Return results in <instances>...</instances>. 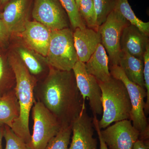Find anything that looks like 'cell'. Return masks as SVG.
I'll list each match as a JSON object with an SVG mask.
<instances>
[{"instance_id":"6da1fadb","label":"cell","mask_w":149,"mask_h":149,"mask_svg":"<svg viewBox=\"0 0 149 149\" xmlns=\"http://www.w3.org/2000/svg\"><path fill=\"white\" fill-rule=\"evenodd\" d=\"M35 100L42 103L62 126H69L86 108L72 70L63 71L49 66V72L34 91Z\"/></svg>"},{"instance_id":"7a4b0ae2","label":"cell","mask_w":149,"mask_h":149,"mask_svg":"<svg viewBox=\"0 0 149 149\" xmlns=\"http://www.w3.org/2000/svg\"><path fill=\"white\" fill-rule=\"evenodd\" d=\"M8 62L15 75V90L19 104V115L11 129L28 146L31 135L29 128L30 112L35 101L34 91L37 78L29 72L18 56L12 55Z\"/></svg>"},{"instance_id":"3957f363","label":"cell","mask_w":149,"mask_h":149,"mask_svg":"<svg viewBox=\"0 0 149 149\" xmlns=\"http://www.w3.org/2000/svg\"><path fill=\"white\" fill-rule=\"evenodd\" d=\"M98 82L101 90L103 109L102 116L99 121L100 129L113 122L130 120L131 103L123 83L112 76L106 82Z\"/></svg>"},{"instance_id":"277c9868","label":"cell","mask_w":149,"mask_h":149,"mask_svg":"<svg viewBox=\"0 0 149 149\" xmlns=\"http://www.w3.org/2000/svg\"><path fill=\"white\" fill-rule=\"evenodd\" d=\"M45 59L49 66L56 69L72 70L78 59L70 28L52 31Z\"/></svg>"},{"instance_id":"5b68a950","label":"cell","mask_w":149,"mask_h":149,"mask_svg":"<svg viewBox=\"0 0 149 149\" xmlns=\"http://www.w3.org/2000/svg\"><path fill=\"white\" fill-rule=\"evenodd\" d=\"M109 68L112 77L121 81L128 91L131 106L130 120L140 133L139 139L148 141L149 126L145 112L146 89L130 81L119 65L110 66Z\"/></svg>"},{"instance_id":"8992f818","label":"cell","mask_w":149,"mask_h":149,"mask_svg":"<svg viewBox=\"0 0 149 149\" xmlns=\"http://www.w3.org/2000/svg\"><path fill=\"white\" fill-rule=\"evenodd\" d=\"M34 125L29 149H45L62 127L56 117L42 103L35 100L32 109Z\"/></svg>"},{"instance_id":"52a82bcc","label":"cell","mask_w":149,"mask_h":149,"mask_svg":"<svg viewBox=\"0 0 149 149\" xmlns=\"http://www.w3.org/2000/svg\"><path fill=\"white\" fill-rule=\"evenodd\" d=\"M128 24L129 22L114 9L99 26L98 31L101 44L108 54L109 66L119 65L120 37L123 29Z\"/></svg>"},{"instance_id":"ba28073f","label":"cell","mask_w":149,"mask_h":149,"mask_svg":"<svg viewBox=\"0 0 149 149\" xmlns=\"http://www.w3.org/2000/svg\"><path fill=\"white\" fill-rule=\"evenodd\" d=\"M32 15L51 31L69 28V18L59 0H35Z\"/></svg>"},{"instance_id":"9c48e42d","label":"cell","mask_w":149,"mask_h":149,"mask_svg":"<svg viewBox=\"0 0 149 149\" xmlns=\"http://www.w3.org/2000/svg\"><path fill=\"white\" fill-rule=\"evenodd\" d=\"M72 70L77 88L83 97V104L85 105V100L88 98L93 116L101 114L103 111L102 92L97 80L88 73L85 63L79 61Z\"/></svg>"},{"instance_id":"30bf717a","label":"cell","mask_w":149,"mask_h":149,"mask_svg":"<svg viewBox=\"0 0 149 149\" xmlns=\"http://www.w3.org/2000/svg\"><path fill=\"white\" fill-rule=\"evenodd\" d=\"M106 129L101 130L102 139L110 149H133L139 139L140 133L130 120L115 122Z\"/></svg>"},{"instance_id":"8fae6325","label":"cell","mask_w":149,"mask_h":149,"mask_svg":"<svg viewBox=\"0 0 149 149\" xmlns=\"http://www.w3.org/2000/svg\"><path fill=\"white\" fill-rule=\"evenodd\" d=\"M72 140L68 149H97V139L93 137L94 125L93 118L83 109L73 121Z\"/></svg>"},{"instance_id":"7c38bea8","label":"cell","mask_w":149,"mask_h":149,"mask_svg":"<svg viewBox=\"0 0 149 149\" xmlns=\"http://www.w3.org/2000/svg\"><path fill=\"white\" fill-rule=\"evenodd\" d=\"M30 0H10L2 13L3 22L10 34H20L28 21Z\"/></svg>"},{"instance_id":"4fadbf2b","label":"cell","mask_w":149,"mask_h":149,"mask_svg":"<svg viewBox=\"0 0 149 149\" xmlns=\"http://www.w3.org/2000/svg\"><path fill=\"white\" fill-rule=\"evenodd\" d=\"M52 31L36 21L26 22L20 35L30 49L45 58L47 54Z\"/></svg>"},{"instance_id":"5bb4252c","label":"cell","mask_w":149,"mask_h":149,"mask_svg":"<svg viewBox=\"0 0 149 149\" xmlns=\"http://www.w3.org/2000/svg\"><path fill=\"white\" fill-rule=\"evenodd\" d=\"M149 36L129 23L124 27L121 33L120 50L143 61L144 54L149 46Z\"/></svg>"},{"instance_id":"9a60e30c","label":"cell","mask_w":149,"mask_h":149,"mask_svg":"<svg viewBox=\"0 0 149 149\" xmlns=\"http://www.w3.org/2000/svg\"><path fill=\"white\" fill-rule=\"evenodd\" d=\"M74 30V46L78 61L85 63L101 43L100 35L98 31L87 27Z\"/></svg>"},{"instance_id":"2e32d148","label":"cell","mask_w":149,"mask_h":149,"mask_svg":"<svg viewBox=\"0 0 149 149\" xmlns=\"http://www.w3.org/2000/svg\"><path fill=\"white\" fill-rule=\"evenodd\" d=\"M85 63L88 73L93 75L99 82H106L111 77L108 56L101 43Z\"/></svg>"},{"instance_id":"e0dca14e","label":"cell","mask_w":149,"mask_h":149,"mask_svg":"<svg viewBox=\"0 0 149 149\" xmlns=\"http://www.w3.org/2000/svg\"><path fill=\"white\" fill-rule=\"evenodd\" d=\"M127 78L131 82L145 88L143 77V61L120 50L119 65Z\"/></svg>"},{"instance_id":"ac0fdd59","label":"cell","mask_w":149,"mask_h":149,"mask_svg":"<svg viewBox=\"0 0 149 149\" xmlns=\"http://www.w3.org/2000/svg\"><path fill=\"white\" fill-rule=\"evenodd\" d=\"M19 112L15 89L0 95V123L11 128L18 118Z\"/></svg>"},{"instance_id":"d6986e66","label":"cell","mask_w":149,"mask_h":149,"mask_svg":"<svg viewBox=\"0 0 149 149\" xmlns=\"http://www.w3.org/2000/svg\"><path fill=\"white\" fill-rule=\"evenodd\" d=\"M17 52L29 72L35 77L42 74L45 71L46 65H49L45 58L37 56V54L29 48L19 47L17 48Z\"/></svg>"},{"instance_id":"ffe728a7","label":"cell","mask_w":149,"mask_h":149,"mask_svg":"<svg viewBox=\"0 0 149 149\" xmlns=\"http://www.w3.org/2000/svg\"><path fill=\"white\" fill-rule=\"evenodd\" d=\"M114 10L118 12L130 24L135 25L144 33L149 35V22H144L136 16L128 0H115Z\"/></svg>"},{"instance_id":"44dd1931","label":"cell","mask_w":149,"mask_h":149,"mask_svg":"<svg viewBox=\"0 0 149 149\" xmlns=\"http://www.w3.org/2000/svg\"><path fill=\"white\" fill-rule=\"evenodd\" d=\"M15 84V75L10 65L0 56V95L14 90Z\"/></svg>"},{"instance_id":"7402d4cb","label":"cell","mask_w":149,"mask_h":149,"mask_svg":"<svg viewBox=\"0 0 149 149\" xmlns=\"http://www.w3.org/2000/svg\"><path fill=\"white\" fill-rule=\"evenodd\" d=\"M78 11L86 27L98 31L99 27L93 0H81Z\"/></svg>"},{"instance_id":"603a6c76","label":"cell","mask_w":149,"mask_h":149,"mask_svg":"<svg viewBox=\"0 0 149 149\" xmlns=\"http://www.w3.org/2000/svg\"><path fill=\"white\" fill-rule=\"evenodd\" d=\"M63 7L73 29L86 27L79 14L78 8L74 0H59Z\"/></svg>"},{"instance_id":"cb8c5ba5","label":"cell","mask_w":149,"mask_h":149,"mask_svg":"<svg viewBox=\"0 0 149 149\" xmlns=\"http://www.w3.org/2000/svg\"><path fill=\"white\" fill-rule=\"evenodd\" d=\"M72 127L63 126L59 132L49 142L45 149H68Z\"/></svg>"},{"instance_id":"d4e9b609","label":"cell","mask_w":149,"mask_h":149,"mask_svg":"<svg viewBox=\"0 0 149 149\" xmlns=\"http://www.w3.org/2000/svg\"><path fill=\"white\" fill-rule=\"evenodd\" d=\"M98 26L106 20L109 14L114 9L115 0H93Z\"/></svg>"},{"instance_id":"484cf974","label":"cell","mask_w":149,"mask_h":149,"mask_svg":"<svg viewBox=\"0 0 149 149\" xmlns=\"http://www.w3.org/2000/svg\"><path fill=\"white\" fill-rule=\"evenodd\" d=\"M3 138L6 142L5 149H29L24 141L7 125H5Z\"/></svg>"},{"instance_id":"4316f807","label":"cell","mask_w":149,"mask_h":149,"mask_svg":"<svg viewBox=\"0 0 149 149\" xmlns=\"http://www.w3.org/2000/svg\"><path fill=\"white\" fill-rule=\"evenodd\" d=\"M143 77L145 89L146 91V102L145 105V112L148 113L149 110V46L143 56Z\"/></svg>"},{"instance_id":"83f0119b","label":"cell","mask_w":149,"mask_h":149,"mask_svg":"<svg viewBox=\"0 0 149 149\" xmlns=\"http://www.w3.org/2000/svg\"><path fill=\"white\" fill-rule=\"evenodd\" d=\"M93 122L94 125V128H95V129L97 131L99 141H100V149H109L106 144L102 139L101 134V129L99 126V120H98L97 117L96 116H93Z\"/></svg>"},{"instance_id":"f1b7e54d","label":"cell","mask_w":149,"mask_h":149,"mask_svg":"<svg viewBox=\"0 0 149 149\" xmlns=\"http://www.w3.org/2000/svg\"><path fill=\"white\" fill-rule=\"evenodd\" d=\"M9 32L7 29L3 22L0 19V44L4 43L8 40Z\"/></svg>"},{"instance_id":"f546056e","label":"cell","mask_w":149,"mask_h":149,"mask_svg":"<svg viewBox=\"0 0 149 149\" xmlns=\"http://www.w3.org/2000/svg\"><path fill=\"white\" fill-rule=\"evenodd\" d=\"M148 141L139 139L134 144L133 149H149Z\"/></svg>"},{"instance_id":"4dcf8cb0","label":"cell","mask_w":149,"mask_h":149,"mask_svg":"<svg viewBox=\"0 0 149 149\" xmlns=\"http://www.w3.org/2000/svg\"><path fill=\"white\" fill-rule=\"evenodd\" d=\"M5 125L0 123V149H3L2 140L3 138Z\"/></svg>"},{"instance_id":"1f68e13d","label":"cell","mask_w":149,"mask_h":149,"mask_svg":"<svg viewBox=\"0 0 149 149\" xmlns=\"http://www.w3.org/2000/svg\"><path fill=\"white\" fill-rule=\"evenodd\" d=\"M10 0H0V8H4Z\"/></svg>"},{"instance_id":"d6a6232c","label":"cell","mask_w":149,"mask_h":149,"mask_svg":"<svg viewBox=\"0 0 149 149\" xmlns=\"http://www.w3.org/2000/svg\"><path fill=\"white\" fill-rule=\"evenodd\" d=\"M75 3H76V5H77V8L79 7V4H80V3L81 0H74Z\"/></svg>"},{"instance_id":"836d02e7","label":"cell","mask_w":149,"mask_h":149,"mask_svg":"<svg viewBox=\"0 0 149 149\" xmlns=\"http://www.w3.org/2000/svg\"><path fill=\"white\" fill-rule=\"evenodd\" d=\"M0 19H2V13H1V12H0Z\"/></svg>"}]
</instances>
